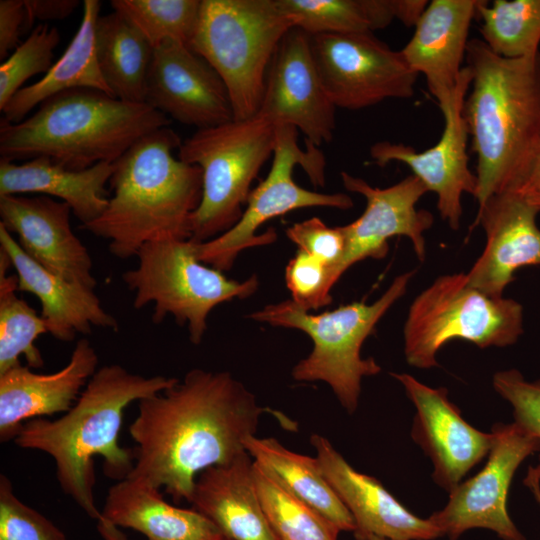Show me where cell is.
I'll list each match as a JSON object with an SVG mask.
<instances>
[{"instance_id":"cell-1","label":"cell","mask_w":540,"mask_h":540,"mask_svg":"<svg viewBox=\"0 0 540 540\" xmlns=\"http://www.w3.org/2000/svg\"><path fill=\"white\" fill-rule=\"evenodd\" d=\"M264 411L230 372L191 369L182 381L138 401L129 426L136 447L128 477L190 503L201 472L246 452Z\"/></svg>"},{"instance_id":"cell-2","label":"cell","mask_w":540,"mask_h":540,"mask_svg":"<svg viewBox=\"0 0 540 540\" xmlns=\"http://www.w3.org/2000/svg\"><path fill=\"white\" fill-rule=\"evenodd\" d=\"M178 381L162 375L144 377L119 364L104 365L96 370L69 411L55 420H29L14 439L20 448L39 450L54 459L60 488L97 521L104 540L126 537L103 518L96 506L94 457H103L104 473L109 478H127L134 467V453L118 442L125 409Z\"/></svg>"},{"instance_id":"cell-3","label":"cell","mask_w":540,"mask_h":540,"mask_svg":"<svg viewBox=\"0 0 540 540\" xmlns=\"http://www.w3.org/2000/svg\"><path fill=\"white\" fill-rule=\"evenodd\" d=\"M182 141L169 127L134 143L116 162L105 211L80 227L107 240L120 259L147 243L190 240V218L202 196V171L175 158Z\"/></svg>"},{"instance_id":"cell-4","label":"cell","mask_w":540,"mask_h":540,"mask_svg":"<svg viewBox=\"0 0 540 540\" xmlns=\"http://www.w3.org/2000/svg\"><path fill=\"white\" fill-rule=\"evenodd\" d=\"M466 66L472 79L463 112L476 156L474 197L480 207L514 189L540 135V53L508 59L473 38Z\"/></svg>"},{"instance_id":"cell-5","label":"cell","mask_w":540,"mask_h":540,"mask_svg":"<svg viewBox=\"0 0 540 540\" xmlns=\"http://www.w3.org/2000/svg\"><path fill=\"white\" fill-rule=\"evenodd\" d=\"M170 119L146 103L119 100L95 89H71L43 101L18 123L1 119L0 159L48 157L70 169L116 162Z\"/></svg>"},{"instance_id":"cell-6","label":"cell","mask_w":540,"mask_h":540,"mask_svg":"<svg viewBox=\"0 0 540 540\" xmlns=\"http://www.w3.org/2000/svg\"><path fill=\"white\" fill-rule=\"evenodd\" d=\"M414 274L411 270L396 276L371 304L355 301L311 314L288 299L268 304L248 318L306 333L313 341V349L293 367L292 378L298 382L327 383L341 406L352 414L358 407L363 378L381 371L373 358H362V345L387 311L406 293Z\"/></svg>"},{"instance_id":"cell-7","label":"cell","mask_w":540,"mask_h":540,"mask_svg":"<svg viewBox=\"0 0 540 540\" xmlns=\"http://www.w3.org/2000/svg\"><path fill=\"white\" fill-rule=\"evenodd\" d=\"M292 28L277 0H201L189 47L223 80L235 120L258 113L271 60Z\"/></svg>"},{"instance_id":"cell-8","label":"cell","mask_w":540,"mask_h":540,"mask_svg":"<svg viewBox=\"0 0 540 540\" xmlns=\"http://www.w3.org/2000/svg\"><path fill=\"white\" fill-rule=\"evenodd\" d=\"M276 144V126L255 115L197 130L184 140L178 158L202 171V196L190 218L191 239L212 240L241 218L251 184Z\"/></svg>"},{"instance_id":"cell-9","label":"cell","mask_w":540,"mask_h":540,"mask_svg":"<svg viewBox=\"0 0 540 540\" xmlns=\"http://www.w3.org/2000/svg\"><path fill=\"white\" fill-rule=\"evenodd\" d=\"M523 307L511 298L492 297L472 286L466 273L437 277L412 302L404 325L409 365L438 366L437 353L453 339L480 348L506 347L523 334Z\"/></svg>"},{"instance_id":"cell-10","label":"cell","mask_w":540,"mask_h":540,"mask_svg":"<svg viewBox=\"0 0 540 540\" xmlns=\"http://www.w3.org/2000/svg\"><path fill=\"white\" fill-rule=\"evenodd\" d=\"M136 258V267L122 274L125 285L135 292L133 307L138 310L152 303L154 324L173 316L179 326L186 325L195 345L201 343L208 315L217 305L247 298L259 286L256 275L240 282L199 261L192 240L150 242Z\"/></svg>"},{"instance_id":"cell-11","label":"cell","mask_w":540,"mask_h":540,"mask_svg":"<svg viewBox=\"0 0 540 540\" xmlns=\"http://www.w3.org/2000/svg\"><path fill=\"white\" fill-rule=\"evenodd\" d=\"M296 165L302 166L314 186H324L325 159L318 147L306 143V149L302 150L296 127L276 126V144L268 175L251 191L240 220L230 230L212 240L195 242L198 260L222 272L230 270L243 250L276 240L273 228L262 234L256 233L270 219L300 208L346 210L353 206V200L347 194L320 193L299 186L293 179Z\"/></svg>"},{"instance_id":"cell-12","label":"cell","mask_w":540,"mask_h":540,"mask_svg":"<svg viewBox=\"0 0 540 540\" xmlns=\"http://www.w3.org/2000/svg\"><path fill=\"white\" fill-rule=\"evenodd\" d=\"M323 87L336 108L360 110L414 95L418 74L373 33L310 36Z\"/></svg>"},{"instance_id":"cell-13","label":"cell","mask_w":540,"mask_h":540,"mask_svg":"<svg viewBox=\"0 0 540 540\" xmlns=\"http://www.w3.org/2000/svg\"><path fill=\"white\" fill-rule=\"evenodd\" d=\"M493 443L484 467L449 493L443 509L429 520L450 540L469 529L484 528L503 540H526L507 512V496L513 476L529 455L540 451V438L515 422L496 423Z\"/></svg>"},{"instance_id":"cell-14","label":"cell","mask_w":540,"mask_h":540,"mask_svg":"<svg viewBox=\"0 0 540 540\" xmlns=\"http://www.w3.org/2000/svg\"><path fill=\"white\" fill-rule=\"evenodd\" d=\"M471 79L470 69L464 66L451 97L439 106L444 129L435 145L419 152L412 146L383 140L369 150L371 159L380 167L391 162L408 166L428 192L436 194L441 218L453 230L460 227L463 194L474 196L477 184L469 168V133L463 112Z\"/></svg>"},{"instance_id":"cell-15","label":"cell","mask_w":540,"mask_h":540,"mask_svg":"<svg viewBox=\"0 0 540 540\" xmlns=\"http://www.w3.org/2000/svg\"><path fill=\"white\" fill-rule=\"evenodd\" d=\"M344 187L362 195L366 200L363 213L353 222L341 226L345 249L342 259L330 274L333 288L344 272L367 258L382 259L389 250L388 240L404 236L410 239L420 262L425 260L424 234L434 222L427 210L417 203L428 190L413 174L386 188L371 186L360 177L341 172Z\"/></svg>"},{"instance_id":"cell-16","label":"cell","mask_w":540,"mask_h":540,"mask_svg":"<svg viewBox=\"0 0 540 540\" xmlns=\"http://www.w3.org/2000/svg\"><path fill=\"white\" fill-rule=\"evenodd\" d=\"M335 114L315 64L310 36L294 27L271 60L256 115L275 126L296 127L306 143L318 147L332 140Z\"/></svg>"},{"instance_id":"cell-17","label":"cell","mask_w":540,"mask_h":540,"mask_svg":"<svg viewBox=\"0 0 540 540\" xmlns=\"http://www.w3.org/2000/svg\"><path fill=\"white\" fill-rule=\"evenodd\" d=\"M145 103L197 130L234 119L227 88L215 69L188 45L174 40L153 50Z\"/></svg>"},{"instance_id":"cell-18","label":"cell","mask_w":540,"mask_h":540,"mask_svg":"<svg viewBox=\"0 0 540 540\" xmlns=\"http://www.w3.org/2000/svg\"><path fill=\"white\" fill-rule=\"evenodd\" d=\"M390 375L401 383L416 409L411 436L431 459L433 480L450 493L489 454L492 432L465 421L446 388L427 386L406 373Z\"/></svg>"},{"instance_id":"cell-19","label":"cell","mask_w":540,"mask_h":540,"mask_svg":"<svg viewBox=\"0 0 540 540\" xmlns=\"http://www.w3.org/2000/svg\"><path fill=\"white\" fill-rule=\"evenodd\" d=\"M539 213L528 197L515 191L494 194L478 207L474 226H482L486 244L466 273L472 286L502 297L517 270L540 265Z\"/></svg>"},{"instance_id":"cell-20","label":"cell","mask_w":540,"mask_h":540,"mask_svg":"<svg viewBox=\"0 0 540 540\" xmlns=\"http://www.w3.org/2000/svg\"><path fill=\"white\" fill-rule=\"evenodd\" d=\"M70 206L45 195L0 196V224L15 234L21 249L48 271L95 288L93 261L74 234Z\"/></svg>"},{"instance_id":"cell-21","label":"cell","mask_w":540,"mask_h":540,"mask_svg":"<svg viewBox=\"0 0 540 540\" xmlns=\"http://www.w3.org/2000/svg\"><path fill=\"white\" fill-rule=\"evenodd\" d=\"M310 443L322 474L353 517L356 540L370 536L433 540L443 536L429 518L411 513L376 478L356 471L326 437L313 434Z\"/></svg>"},{"instance_id":"cell-22","label":"cell","mask_w":540,"mask_h":540,"mask_svg":"<svg viewBox=\"0 0 540 540\" xmlns=\"http://www.w3.org/2000/svg\"><path fill=\"white\" fill-rule=\"evenodd\" d=\"M98 355L79 339L68 363L50 374L16 366L0 374V441L14 440L26 420L66 413L97 370Z\"/></svg>"},{"instance_id":"cell-23","label":"cell","mask_w":540,"mask_h":540,"mask_svg":"<svg viewBox=\"0 0 540 540\" xmlns=\"http://www.w3.org/2000/svg\"><path fill=\"white\" fill-rule=\"evenodd\" d=\"M479 1H429L412 37L400 50L409 67L424 75L439 106L451 97L464 68L469 30Z\"/></svg>"},{"instance_id":"cell-24","label":"cell","mask_w":540,"mask_h":540,"mask_svg":"<svg viewBox=\"0 0 540 540\" xmlns=\"http://www.w3.org/2000/svg\"><path fill=\"white\" fill-rule=\"evenodd\" d=\"M0 249L9 257L18 277V291L36 296L41 317L55 339L72 342L92 327L118 331L117 319L107 312L93 288L68 281L32 260L12 234L0 224Z\"/></svg>"},{"instance_id":"cell-25","label":"cell","mask_w":540,"mask_h":540,"mask_svg":"<svg viewBox=\"0 0 540 540\" xmlns=\"http://www.w3.org/2000/svg\"><path fill=\"white\" fill-rule=\"evenodd\" d=\"M190 503L229 540H278L263 512L247 451L201 472Z\"/></svg>"},{"instance_id":"cell-26","label":"cell","mask_w":540,"mask_h":540,"mask_svg":"<svg viewBox=\"0 0 540 540\" xmlns=\"http://www.w3.org/2000/svg\"><path fill=\"white\" fill-rule=\"evenodd\" d=\"M113 172L114 163L108 162L70 170L48 157H36L23 164L0 159V196L38 194L59 198L85 225L107 208L106 184Z\"/></svg>"},{"instance_id":"cell-27","label":"cell","mask_w":540,"mask_h":540,"mask_svg":"<svg viewBox=\"0 0 540 540\" xmlns=\"http://www.w3.org/2000/svg\"><path fill=\"white\" fill-rule=\"evenodd\" d=\"M103 518L116 527L142 533L148 540H221L218 528L195 509L169 504L149 484L131 477L107 493Z\"/></svg>"},{"instance_id":"cell-28","label":"cell","mask_w":540,"mask_h":540,"mask_svg":"<svg viewBox=\"0 0 540 540\" xmlns=\"http://www.w3.org/2000/svg\"><path fill=\"white\" fill-rule=\"evenodd\" d=\"M100 8V1L84 0L80 26L62 56L40 80L24 86L7 102L2 120L18 123L46 99L71 89H95L113 96L96 56L95 28Z\"/></svg>"},{"instance_id":"cell-29","label":"cell","mask_w":540,"mask_h":540,"mask_svg":"<svg viewBox=\"0 0 540 540\" xmlns=\"http://www.w3.org/2000/svg\"><path fill=\"white\" fill-rule=\"evenodd\" d=\"M245 449L256 465L340 532H354L353 517L322 474L315 457L291 451L275 438L255 435L245 441Z\"/></svg>"},{"instance_id":"cell-30","label":"cell","mask_w":540,"mask_h":540,"mask_svg":"<svg viewBox=\"0 0 540 540\" xmlns=\"http://www.w3.org/2000/svg\"><path fill=\"white\" fill-rule=\"evenodd\" d=\"M98 65L112 95L145 103L146 83L154 48L121 14L99 16L95 28Z\"/></svg>"},{"instance_id":"cell-31","label":"cell","mask_w":540,"mask_h":540,"mask_svg":"<svg viewBox=\"0 0 540 540\" xmlns=\"http://www.w3.org/2000/svg\"><path fill=\"white\" fill-rule=\"evenodd\" d=\"M309 36L373 33L396 19L395 0H277Z\"/></svg>"},{"instance_id":"cell-32","label":"cell","mask_w":540,"mask_h":540,"mask_svg":"<svg viewBox=\"0 0 540 540\" xmlns=\"http://www.w3.org/2000/svg\"><path fill=\"white\" fill-rule=\"evenodd\" d=\"M8 255L0 249V374L21 365L24 356L30 368H42L44 359L35 345L48 333L44 319L24 299L17 296L18 277L8 275Z\"/></svg>"},{"instance_id":"cell-33","label":"cell","mask_w":540,"mask_h":540,"mask_svg":"<svg viewBox=\"0 0 540 540\" xmlns=\"http://www.w3.org/2000/svg\"><path fill=\"white\" fill-rule=\"evenodd\" d=\"M476 18L481 40L496 55L520 59L540 53V0H480Z\"/></svg>"},{"instance_id":"cell-34","label":"cell","mask_w":540,"mask_h":540,"mask_svg":"<svg viewBox=\"0 0 540 540\" xmlns=\"http://www.w3.org/2000/svg\"><path fill=\"white\" fill-rule=\"evenodd\" d=\"M265 517L278 540H337L339 530L254 462Z\"/></svg>"},{"instance_id":"cell-35","label":"cell","mask_w":540,"mask_h":540,"mask_svg":"<svg viewBox=\"0 0 540 540\" xmlns=\"http://www.w3.org/2000/svg\"><path fill=\"white\" fill-rule=\"evenodd\" d=\"M200 3L201 0H112L111 6L155 48L167 40L189 46Z\"/></svg>"},{"instance_id":"cell-36","label":"cell","mask_w":540,"mask_h":540,"mask_svg":"<svg viewBox=\"0 0 540 540\" xmlns=\"http://www.w3.org/2000/svg\"><path fill=\"white\" fill-rule=\"evenodd\" d=\"M61 36L56 27L39 24L0 66V110L24 86L53 66L54 50Z\"/></svg>"},{"instance_id":"cell-37","label":"cell","mask_w":540,"mask_h":540,"mask_svg":"<svg viewBox=\"0 0 540 540\" xmlns=\"http://www.w3.org/2000/svg\"><path fill=\"white\" fill-rule=\"evenodd\" d=\"M0 540H67L48 518L24 504L11 481L0 475Z\"/></svg>"},{"instance_id":"cell-38","label":"cell","mask_w":540,"mask_h":540,"mask_svg":"<svg viewBox=\"0 0 540 540\" xmlns=\"http://www.w3.org/2000/svg\"><path fill=\"white\" fill-rule=\"evenodd\" d=\"M495 391L513 407L514 422L540 438V378L528 381L516 369L493 375ZM527 477L540 481V457L536 467H530Z\"/></svg>"},{"instance_id":"cell-39","label":"cell","mask_w":540,"mask_h":540,"mask_svg":"<svg viewBox=\"0 0 540 540\" xmlns=\"http://www.w3.org/2000/svg\"><path fill=\"white\" fill-rule=\"evenodd\" d=\"M330 268L318 258L298 250L285 268V282L292 301L310 311L332 302Z\"/></svg>"},{"instance_id":"cell-40","label":"cell","mask_w":540,"mask_h":540,"mask_svg":"<svg viewBox=\"0 0 540 540\" xmlns=\"http://www.w3.org/2000/svg\"><path fill=\"white\" fill-rule=\"evenodd\" d=\"M286 236L298 246V250L318 258L330 268V282V274L342 259L345 249L341 226L329 227L320 218L312 217L287 228Z\"/></svg>"},{"instance_id":"cell-41","label":"cell","mask_w":540,"mask_h":540,"mask_svg":"<svg viewBox=\"0 0 540 540\" xmlns=\"http://www.w3.org/2000/svg\"><path fill=\"white\" fill-rule=\"evenodd\" d=\"M27 27L24 0L0 1V60L16 49L23 28Z\"/></svg>"},{"instance_id":"cell-42","label":"cell","mask_w":540,"mask_h":540,"mask_svg":"<svg viewBox=\"0 0 540 540\" xmlns=\"http://www.w3.org/2000/svg\"><path fill=\"white\" fill-rule=\"evenodd\" d=\"M78 0H24L27 26L34 20H62L78 6Z\"/></svg>"},{"instance_id":"cell-43","label":"cell","mask_w":540,"mask_h":540,"mask_svg":"<svg viewBox=\"0 0 540 540\" xmlns=\"http://www.w3.org/2000/svg\"><path fill=\"white\" fill-rule=\"evenodd\" d=\"M526 197H540V135L513 190Z\"/></svg>"},{"instance_id":"cell-44","label":"cell","mask_w":540,"mask_h":540,"mask_svg":"<svg viewBox=\"0 0 540 540\" xmlns=\"http://www.w3.org/2000/svg\"><path fill=\"white\" fill-rule=\"evenodd\" d=\"M428 3L426 0H395L396 19L405 26L414 27Z\"/></svg>"},{"instance_id":"cell-45","label":"cell","mask_w":540,"mask_h":540,"mask_svg":"<svg viewBox=\"0 0 540 540\" xmlns=\"http://www.w3.org/2000/svg\"><path fill=\"white\" fill-rule=\"evenodd\" d=\"M524 483L533 492L540 505V481L532 478H525Z\"/></svg>"},{"instance_id":"cell-46","label":"cell","mask_w":540,"mask_h":540,"mask_svg":"<svg viewBox=\"0 0 540 540\" xmlns=\"http://www.w3.org/2000/svg\"><path fill=\"white\" fill-rule=\"evenodd\" d=\"M540 209V197H528Z\"/></svg>"},{"instance_id":"cell-47","label":"cell","mask_w":540,"mask_h":540,"mask_svg":"<svg viewBox=\"0 0 540 540\" xmlns=\"http://www.w3.org/2000/svg\"><path fill=\"white\" fill-rule=\"evenodd\" d=\"M368 540H388L386 538L378 537V536H370Z\"/></svg>"},{"instance_id":"cell-48","label":"cell","mask_w":540,"mask_h":540,"mask_svg":"<svg viewBox=\"0 0 540 540\" xmlns=\"http://www.w3.org/2000/svg\"><path fill=\"white\" fill-rule=\"evenodd\" d=\"M221 540H229V539H227V538L223 537V538H222Z\"/></svg>"}]
</instances>
